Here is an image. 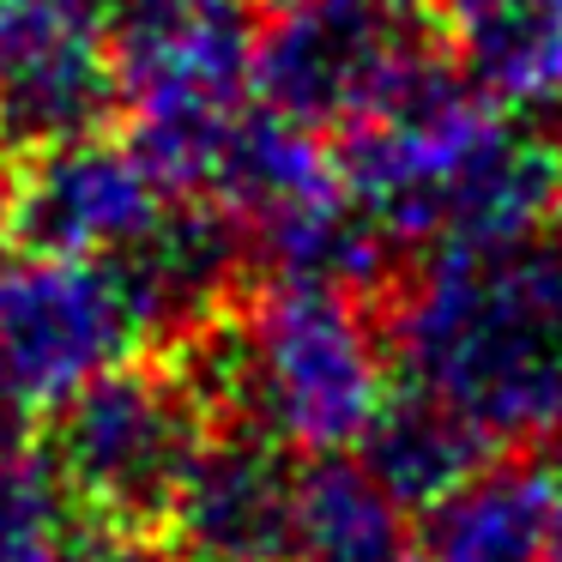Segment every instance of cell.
I'll return each instance as SVG.
<instances>
[{
  "label": "cell",
  "instance_id": "1",
  "mask_svg": "<svg viewBox=\"0 0 562 562\" xmlns=\"http://www.w3.org/2000/svg\"><path fill=\"white\" fill-rule=\"evenodd\" d=\"M357 206L400 248L477 255L562 212V139L520 127L448 61L339 146Z\"/></svg>",
  "mask_w": 562,
  "mask_h": 562
},
{
  "label": "cell",
  "instance_id": "2",
  "mask_svg": "<svg viewBox=\"0 0 562 562\" xmlns=\"http://www.w3.org/2000/svg\"><path fill=\"white\" fill-rule=\"evenodd\" d=\"M393 357L490 441L562 448V212L520 243L429 255L393 308Z\"/></svg>",
  "mask_w": 562,
  "mask_h": 562
},
{
  "label": "cell",
  "instance_id": "3",
  "mask_svg": "<svg viewBox=\"0 0 562 562\" xmlns=\"http://www.w3.org/2000/svg\"><path fill=\"white\" fill-rule=\"evenodd\" d=\"M194 381L296 460L351 453L393 393L387 345L357 291L296 272H279L236 321L200 333Z\"/></svg>",
  "mask_w": 562,
  "mask_h": 562
},
{
  "label": "cell",
  "instance_id": "4",
  "mask_svg": "<svg viewBox=\"0 0 562 562\" xmlns=\"http://www.w3.org/2000/svg\"><path fill=\"white\" fill-rule=\"evenodd\" d=\"M134 146L170 194H206L236 115L255 103L248 0H110Z\"/></svg>",
  "mask_w": 562,
  "mask_h": 562
},
{
  "label": "cell",
  "instance_id": "5",
  "mask_svg": "<svg viewBox=\"0 0 562 562\" xmlns=\"http://www.w3.org/2000/svg\"><path fill=\"white\" fill-rule=\"evenodd\" d=\"M441 61L429 0H279L255 31V98L315 134H351Z\"/></svg>",
  "mask_w": 562,
  "mask_h": 562
},
{
  "label": "cell",
  "instance_id": "6",
  "mask_svg": "<svg viewBox=\"0 0 562 562\" xmlns=\"http://www.w3.org/2000/svg\"><path fill=\"white\" fill-rule=\"evenodd\" d=\"M206 436V387L194 369L127 357L55 405L49 465L79 508L103 526L139 532L164 520Z\"/></svg>",
  "mask_w": 562,
  "mask_h": 562
},
{
  "label": "cell",
  "instance_id": "7",
  "mask_svg": "<svg viewBox=\"0 0 562 562\" xmlns=\"http://www.w3.org/2000/svg\"><path fill=\"white\" fill-rule=\"evenodd\" d=\"M139 345H151V321L115 260L0 248V400L25 417L55 412Z\"/></svg>",
  "mask_w": 562,
  "mask_h": 562
},
{
  "label": "cell",
  "instance_id": "8",
  "mask_svg": "<svg viewBox=\"0 0 562 562\" xmlns=\"http://www.w3.org/2000/svg\"><path fill=\"white\" fill-rule=\"evenodd\" d=\"M122 110L110 0H0V146L43 151Z\"/></svg>",
  "mask_w": 562,
  "mask_h": 562
},
{
  "label": "cell",
  "instance_id": "9",
  "mask_svg": "<svg viewBox=\"0 0 562 562\" xmlns=\"http://www.w3.org/2000/svg\"><path fill=\"white\" fill-rule=\"evenodd\" d=\"M170 200L176 194L134 139L91 127V134L25 151L13 176L7 231H13V243L43 248V255L115 260L164 218Z\"/></svg>",
  "mask_w": 562,
  "mask_h": 562
},
{
  "label": "cell",
  "instance_id": "10",
  "mask_svg": "<svg viewBox=\"0 0 562 562\" xmlns=\"http://www.w3.org/2000/svg\"><path fill=\"white\" fill-rule=\"evenodd\" d=\"M296 472L303 465L255 429L206 436L158 520L176 562H291Z\"/></svg>",
  "mask_w": 562,
  "mask_h": 562
},
{
  "label": "cell",
  "instance_id": "11",
  "mask_svg": "<svg viewBox=\"0 0 562 562\" xmlns=\"http://www.w3.org/2000/svg\"><path fill=\"white\" fill-rule=\"evenodd\" d=\"M562 460H484L417 508V562H550Z\"/></svg>",
  "mask_w": 562,
  "mask_h": 562
},
{
  "label": "cell",
  "instance_id": "12",
  "mask_svg": "<svg viewBox=\"0 0 562 562\" xmlns=\"http://www.w3.org/2000/svg\"><path fill=\"white\" fill-rule=\"evenodd\" d=\"M448 67L502 110L562 103V0H429Z\"/></svg>",
  "mask_w": 562,
  "mask_h": 562
},
{
  "label": "cell",
  "instance_id": "13",
  "mask_svg": "<svg viewBox=\"0 0 562 562\" xmlns=\"http://www.w3.org/2000/svg\"><path fill=\"white\" fill-rule=\"evenodd\" d=\"M291 562H417V520L357 453H321L296 472Z\"/></svg>",
  "mask_w": 562,
  "mask_h": 562
},
{
  "label": "cell",
  "instance_id": "14",
  "mask_svg": "<svg viewBox=\"0 0 562 562\" xmlns=\"http://www.w3.org/2000/svg\"><path fill=\"white\" fill-rule=\"evenodd\" d=\"M351 453L405 508H429L436 496H448L453 484H465L490 460V436L460 405L405 381L400 393H387V405L375 412V424L363 429V441Z\"/></svg>",
  "mask_w": 562,
  "mask_h": 562
},
{
  "label": "cell",
  "instance_id": "15",
  "mask_svg": "<svg viewBox=\"0 0 562 562\" xmlns=\"http://www.w3.org/2000/svg\"><path fill=\"white\" fill-rule=\"evenodd\" d=\"M79 502L49 460L0 453V562H74Z\"/></svg>",
  "mask_w": 562,
  "mask_h": 562
},
{
  "label": "cell",
  "instance_id": "16",
  "mask_svg": "<svg viewBox=\"0 0 562 562\" xmlns=\"http://www.w3.org/2000/svg\"><path fill=\"white\" fill-rule=\"evenodd\" d=\"M74 562H164V557H151L146 544H134V532L110 526V532H98V538H79Z\"/></svg>",
  "mask_w": 562,
  "mask_h": 562
},
{
  "label": "cell",
  "instance_id": "17",
  "mask_svg": "<svg viewBox=\"0 0 562 562\" xmlns=\"http://www.w3.org/2000/svg\"><path fill=\"white\" fill-rule=\"evenodd\" d=\"M7 212H13V176H7V164H0V231H7Z\"/></svg>",
  "mask_w": 562,
  "mask_h": 562
},
{
  "label": "cell",
  "instance_id": "18",
  "mask_svg": "<svg viewBox=\"0 0 562 562\" xmlns=\"http://www.w3.org/2000/svg\"><path fill=\"white\" fill-rule=\"evenodd\" d=\"M550 562H562V514H557V544H550Z\"/></svg>",
  "mask_w": 562,
  "mask_h": 562
}]
</instances>
